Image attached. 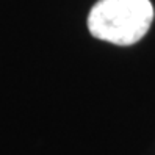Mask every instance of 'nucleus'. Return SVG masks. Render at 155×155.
Returning a JSON list of instances; mask_svg holds the SVG:
<instances>
[{
  "instance_id": "f257e3e1",
  "label": "nucleus",
  "mask_w": 155,
  "mask_h": 155,
  "mask_svg": "<svg viewBox=\"0 0 155 155\" xmlns=\"http://www.w3.org/2000/svg\"><path fill=\"white\" fill-rule=\"evenodd\" d=\"M153 17L150 0H99L88 14V30L100 41L132 45L147 35Z\"/></svg>"
}]
</instances>
